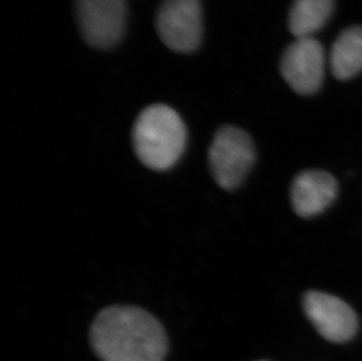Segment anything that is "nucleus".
I'll use <instances>...</instances> for the list:
<instances>
[{
    "mask_svg": "<svg viewBox=\"0 0 362 361\" xmlns=\"http://www.w3.org/2000/svg\"><path fill=\"white\" fill-rule=\"evenodd\" d=\"M331 65L333 74L347 80L362 71V28L344 32L332 48Z\"/></svg>",
    "mask_w": 362,
    "mask_h": 361,
    "instance_id": "1a4fd4ad",
    "label": "nucleus"
},
{
    "mask_svg": "<svg viewBox=\"0 0 362 361\" xmlns=\"http://www.w3.org/2000/svg\"><path fill=\"white\" fill-rule=\"evenodd\" d=\"M76 16L87 44L95 48L113 47L126 30L127 0H76Z\"/></svg>",
    "mask_w": 362,
    "mask_h": 361,
    "instance_id": "39448f33",
    "label": "nucleus"
},
{
    "mask_svg": "<svg viewBox=\"0 0 362 361\" xmlns=\"http://www.w3.org/2000/svg\"><path fill=\"white\" fill-rule=\"evenodd\" d=\"M324 69V50L312 38L298 39L287 48L281 60L284 78L300 94H311L320 87Z\"/></svg>",
    "mask_w": 362,
    "mask_h": 361,
    "instance_id": "0eeeda50",
    "label": "nucleus"
},
{
    "mask_svg": "<svg viewBox=\"0 0 362 361\" xmlns=\"http://www.w3.org/2000/svg\"><path fill=\"white\" fill-rule=\"evenodd\" d=\"M338 183L322 171H305L297 175L291 188V203L298 216L313 217L325 212L334 202Z\"/></svg>",
    "mask_w": 362,
    "mask_h": 361,
    "instance_id": "6e6552de",
    "label": "nucleus"
},
{
    "mask_svg": "<svg viewBox=\"0 0 362 361\" xmlns=\"http://www.w3.org/2000/svg\"><path fill=\"white\" fill-rule=\"evenodd\" d=\"M256 150L251 137L237 127H223L209 149L212 176L219 187L233 190L240 185L255 164Z\"/></svg>",
    "mask_w": 362,
    "mask_h": 361,
    "instance_id": "7ed1b4c3",
    "label": "nucleus"
},
{
    "mask_svg": "<svg viewBox=\"0 0 362 361\" xmlns=\"http://www.w3.org/2000/svg\"><path fill=\"white\" fill-rule=\"evenodd\" d=\"M202 13L201 0H162L155 21L158 37L171 51H195L203 35Z\"/></svg>",
    "mask_w": 362,
    "mask_h": 361,
    "instance_id": "20e7f679",
    "label": "nucleus"
},
{
    "mask_svg": "<svg viewBox=\"0 0 362 361\" xmlns=\"http://www.w3.org/2000/svg\"><path fill=\"white\" fill-rule=\"evenodd\" d=\"M303 309L308 321L326 340L341 344L356 334V312L338 297L320 291H308L303 298Z\"/></svg>",
    "mask_w": 362,
    "mask_h": 361,
    "instance_id": "423d86ee",
    "label": "nucleus"
},
{
    "mask_svg": "<svg viewBox=\"0 0 362 361\" xmlns=\"http://www.w3.org/2000/svg\"><path fill=\"white\" fill-rule=\"evenodd\" d=\"M132 137L135 153L146 167L167 171L185 151L187 128L174 109L158 103L137 116Z\"/></svg>",
    "mask_w": 362,
    "mask_h": 361,
    "instance_id": "f03ea898",
    "label": "nucleus"
},
{
    "mask_svg": "<svg viewBox=\"0 0 362 361\" xmlns=\"http://www.w3.org/2000/svg\"><path fill=\"white\" fill-rule=\"evenodd\" d=\"M90 343L103 361H163L168 350L158 319L134 306L101 311L90 327Z\"/></svg>",
    "mask_w": 362,
    "mask_h": 361,
    "instance_id": "f257e3e1",
    "label": "nucleus"
},
{
    "mask_svg": "<svg viewBox=\"0 0 362 361\" xmlns=\"http://www.w3.org/2000/svg\"><path fill=\"white\" fill-rule=\"evenodd\" d=\"M333 0H296L291 10L290 30L298 39L311 38L327 21Z\"/></svg>",
    "mask_w": 362,
    "mask_h": 361,
    "instance_id": "9d476101",
    "label": "nucleus"
}]
</instances>
